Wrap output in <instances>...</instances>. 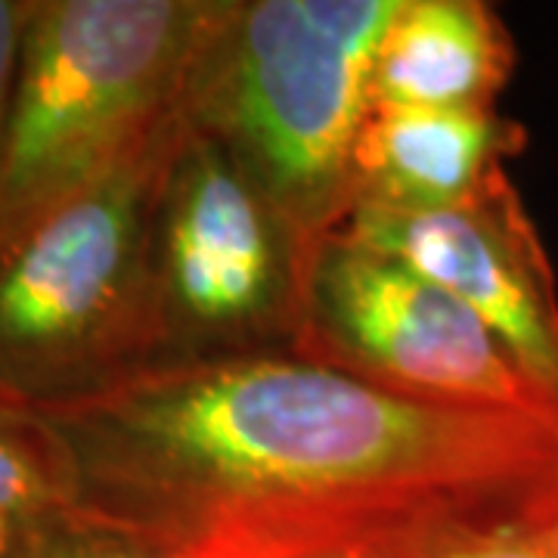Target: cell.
Instances as JSON below:
<instances>
[{"label": "cell", "instance_id": "cell-1", "mask_svg": "<svg viewBox=\"0 0 558 558\" xmlns=\"http://www.w3.org/2000/svg\"><path fill=\"white\" fill-rule=\"evenodd\" d=\"M75 512L171 539L341 527L558 481V428L385 391L292 348L159 360L20 407Z\"/></svg>", "mask_w": 558, "mask_h": 558}, {"label": "cell", "instance_id": "cell-2", "mask_svg": "<svg viewBox=\"0 0 558 558\" xmlns=\"http://www.w3.org/2000/svg\"><path fill=\"white\" fill-rule=\"evenodd\" d=\"M223 0H35L0 128V255L186 109Z\"/></svg>", "mask_w": 558, "mask_h": 558}, {"label": "cell", "instance_id": "cell-3", "mask_svg": "<svg viewBox=\"0 0 558 558\" xmlns=\"http://www.w3.org/2000/svg\"><path fill=\"white\" fill-rule=\"evenodd\" d=\"M400 0H223L186 116L240 161L301 245L351 211L373 65Z\"/></svg>", "mask_w": 558, "mask_h": 558}, {"label": "cell", "instance_id": "cell-4", "mask_svg": "<svg viewBox=\"0 0 558 558\" xmlns=\"http://www.w3.org/2000/svg\"><path fill=\"white\" fill-rule=\"evenodd\" d=\"M186 109L0 255V400L47 407L159 360L153 242Z\"/></svg>", "mask_w": 558, "mask_h": 558}, {"label": "cell", "instance_id": "cell-5", "mask_svg": "<svg viewBox=\"0 0 558 558\" xmlns=\"http://www.w3.org/2000/svg\"><path fill=\"white\" fill-rule=\"evenodd\" d=\"M292 351L403 398L558 428V398L465 304L344 230L304 245Z\"/></svg>", "mask_w": 558, "mask_h": 558}, {"label": "cell", "instance_id": "cell-6", "mask_svg": "<svg viewBox=\"0 0 558 558\" xmlns=\"http://www.w3.org/2000/svg\"><path fill=\"white\" fill-rule=\"evenodd\" d=\"M301 255L295 230L240 161L190 121L156 215L159 360L292 348Z\"/></svg>", "mask_w": 558, "mask_h": 558}, {"label": "cell", "instance_id": "cell-7", "mask_svg": "<svg viewBox=\"0 0 558 558\" xmlns=\"http://www.w3.org/2000/svg\"><path fill=\"white\" fill-rule=\"evenodd\" d=\"M336 230L435 282L558 398V292L537 227L506 168L438 211L354 208Z\"/></svg>", "mask_w": 558, "mask_h": 558}, {"label": "cell", "instance_id": "cell-8", "mask_svg": "<svg viewBox=\"0 0 558 558\" xmlns=\"http://www.w3.org/2000/svg\"><path fill=\"white\" fill-rule=\"evenodd\" d=\"M527 134L497 109L373 106L351 161V211H438L475 196L524 149ZM348 211V215H351Z\"/></svg>", "mask_w": 558, "mask_h": 558}, {"label": "cell", "instance_id": "cell-9", "mask_svg": "<svg viewBox=\"0 0 558 558\" xmlns=\"http://www.w3.org/2000/svg\"><path fill=\"white\" fill-rule=\"evenodd\" d=\"M515 69L506 22L481 0H400L373 65V106L490 109Z\"/></svg>", "mask_w": 558, "mask_h": 558}, {"label": "cell", "instance_id": "cell-10", "mask_svg": "<svg viewBox=\"0 0 558 558\" xmlns=\"http://www.w3.org/2000/svg\"><path fill=\"white\" fill-rule=\"evenodd\" d=\"M403 558H558V481L363 524Z\"/></svg>", "mask_w": 558, "mask_h": 558}, {"label": "cell", "instance_id": "cell-11", "mask_svg": "<svg viewBox=\"0 0 558 558\" xmlns=\"http://www.w3.org/2000/svg\"><path fill=\"white\" fill-rule=\"evenodd\" d=\"M69 512L75 497L53 440L25 410L0 400V515L44 524Z\"/></svg>", "mask_w": 558, "mask_h": 558}, {"label": "cell", "instance_id": "cell-12", "mask_svg": "<svg viewBox=\"0 0 558 558\" xmlns=\"http://www.w3.org/2000/svg\"><path fill=\"white\" fill-rule=\"evenodd\" d=\"M22 558H208L196 543L69 512L35 531Z\"/></svg>", "mask_w": 558, "mask_h": 558}, {"label": "cell", "instance_id": "cell-13", "mask_svg": "<svg viewBox=\"0 0 558 558\" xmlns=\"http://www.w3.org/2000/svg\"><path fill=\"white\" fill-rule=\"evenodd\" d=\"M196 546L208 558H403L363 524L236 531L196 539Z\"/></svg>", "mask_w": 558, "mask_h": 558}, {"label": "cell", "instance_id": "cell-14", "mask_svg": "<svg viewBox=\"0 0 558 558\" xmlns=\"http://www.w3.org/2000/svg\"><path fill=\"white\" fill-rule=\"evenodd\" d=\"M35 13V0H0V128L7 116V102L20 65V50L25 28Z\"/></svg>", "mask_w": 558, "mask_h": 558}, {"label": "cell", "instance_id": "cell-15", "mask_svg": "<svg viewBox=\"0 0 558 558\" xmlns=\"http://www.w3.org/2000/svg\"><path fill=\"white\" fill-rule=\"evenodd\" d=\"M44 524H47V521H44ZM38 527L40 524H32V521L3 519V515H0V558H22L25 546L32 543Z\"/></svg>", "mask_w": 558, "mask_h": 558}]
</instances>
